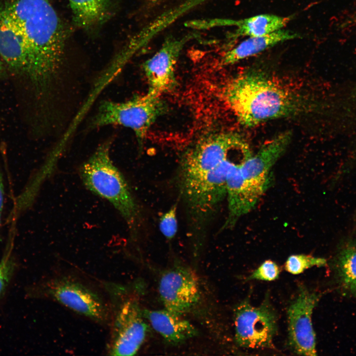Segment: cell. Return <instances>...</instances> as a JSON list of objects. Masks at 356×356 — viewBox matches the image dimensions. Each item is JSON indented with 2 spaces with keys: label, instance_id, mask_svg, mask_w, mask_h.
<instances>
[{
  "label": "cell",
  "instance_id": "30bf717a",
  "mask_svg": "<svg viewBox=\"0 0 356 356\" xmlns=\"http://www.w3.org/2000/svg\"><path fill=\"white\" fill-rule=\"evenodd\" d=\"M0 57L15 73L36 85L44 81L34 54L18 27L0 7Z\"/></svg>",
  "mask_w": 356,
  "mask_h": 356
},
{
  "label": "cell",
  "instance_id": "d4e9b609",
  "mask_svg": "<svg viewBox=\"0 0 356 356\" xmlns=\"http://www.w3.org/2000/svg\"><path fill=\"white\" fill-rule=\"evenodd\" d=\"M4 197V185L1 171L0 168V211H2L3 207Z\"/></svg>",
  "mask_w": 356,
  "mask_h": 356
},
{
  "label": "cell",
  "instance_id": "9c48e42d",
  "mask_svg": "<svg viewBox=\"0 0 356 356\" xmlns=\"http://www.w3.org/2000/svg\"><path fill=\"white\" fill-rule=\"evenodd\" d=\"M235 340L240 347L248 349L272 348L277 331V315L268 300L258 306L249 301L235 308Z\"/></svg>",
  "mask_w": 356,
  "mask_h": 356
},
{
  "label": "cell",
  "instance_id": "4316f807",
  "mask_svg": "<svg viewBox=\"0 0 356 356\" xmlns=\"http://www.w3.org/2000/svg\"><path fill=\"white\" fill-rule=\"evenodd\" d=\"M3 61L0 57V78L3 77L5 73V68Z\"/></svg>",
  "mask_w": 356,
  "mask_h": 356
},
{
  "label": "cell",
  "instance_id": "6da1fadb",
  "mask_svg": "<svg viewBox=\"0 0 356 356\" xmlns=\"http://www.w3.org/2000/svg\"><path fill=\"white\" fill-rule=\"evenodd\" d=\"M223 97L238 120L247 127L295 115L302 101L263 71L252 69L230 80Z\"/></svg>",
  "mask_w": 356,
  "mask_h": 356
},
{
  "label": "cell",
  "instance_id": "e0dca14e",
  "mask_svg": "<svg viewBox=\"0 0 356 356\" xmlns=\"http://www.w3.org/2000/svg\"><path fill=\"white\" fill-rule=\"evenodd\" d=\"M333 265L341 288L356 298V240L354 237H346L340 242Z\"/></svg>",
  "mask_w": 356,
  "mask_h": 356
},
{
  "label": "cell",
  "instance_id": "ba28073f",
  "mask_svg": "<svg viewBox=\"0 0 356 356\" xmlns=\"http://www.w3.org/2000/svg\"><path fill=\"white\" fill-rule=\"evenodd\" d=\"M247 144L240 134L234 132L218 133L203 137L182 157L178 180L191 182L207 176L229 158L233 150Z\"/></svg>",
  "mask_w": 356,
  "mask_h": 356
},
{
  "label": "cell",
  "instance_id": "7402d4cb",
  "mask_svg": "<svg viewBox=\"0 0 356 356\" xmlns=\"http://www.w3.org/2000/svg\"><path fill=\"white\" fill-rule=\"evenodd\" d=\"M177 210V205L175 204L160 219V230L168 239L173 238L177 232L178 225Z\"/></svg>",
  "mask_w": 356,
  "mask_h": 356
},
{
  "label": "cell",
  "instance_id": "ac0fdd59",
  "mask_svg": "<svg viewBox=\"0 0 356 356\" xmlns=\"http://www.w3.org/2000/svg\"><path fill=\"white\" fill-rule=\"evenodd\" d=\"M69 3L75 23L82 28L100 24L109 14V0H69Z\"/></svg>",
  "mask_w": 356,
  "mask_h": 356
},
{
  "label": "cell",
  "instance_id": "2e32d148",
  "mask_svg": "<svg viewBox=\"0 0 356 356\" xmlns=\"http://www.w3.org/2000/svg\"><path fill=\"white\" fill-rule=\"evenodd\" d=\"M300 36L297 33L282 29L266 35L250 37L225 52L222 58L221 63L223 65L234 64Z\"/></svg>",
  "mask_w": 356,
  "mask_h": 356
},
{
  "label": "cell",
  "instance_id": "5b68a950",
  "mask_svg": "<svg viewBox=\"0 0 356 356\" xmlns=\"http://www.w3.org/2000/svg\"><path fill=\"white\" fill-rule=\"evenodd\" d=\"M110 308V338L108 353L111 356H133L144 343L149 325L138 301L126 297V289L109 285Z\"/></svg>",
  "mask_w": 356,
  "mask_h": 356
},
{
  "label": "cell",
  "instance_id": "ffe728a7",
  "mask_svg": "<svg viewBox=\"0 0 356 356\" xmlns=\"http://www.w3.org/2000/svg\"><path fill=\"white\" fill-rule=\"evenodd\" d=\"M326 264V260L322 258L305 254L292 255L286 261L285 269L288 272L296 275L312 267H321Z\"/></svg>",
  "mask_w": 356,
  "mask_h": 356
},
{
  "label": "cell",
  "instance_id": "d6986e66",
  "mask_svg": "<svg viewBox=\"0 0 356 356\" xmlns=\"http://www.w3.org/2000/svg\"><path fill=\"white\" fill-rule=\"evenodd\" d=\"M12 249V243H8L0 260V299L5 294L17 268Z\"/></svg>",
  "mask_w": 356,
  "mask_h": 356
},
{
  "label": "cell",
  "instance_id": "5bb4252c",
  "mask_svg": "<svg viewBox=\"0 0 356 356\" xmlns=\"http://www.w3.org/2000/svg\"><path fill=\"white\" fill-rule=\"evenodd\" d=\"M291 20L290 17L272 14H261L241 19L217 18L211 20H196L186 22V26L195 29H206L223 26L236 28L228 37L235 40L241 37H256L266 35L283 29Z\"/></svg>",
  "mask_w": 356,
  "mask_h": 356
},
{
  "label": "cell",
  "instance_id": "7a4b0ae2",
  "mask_svg": "<svg viewBox=\"0 0 356 356\" xmlns=\"http://www.w3.org/2000/svg\"><path fill=\"white\" fill-rule=\"evenodd\" d=\"M3 7L26 39L44 83L48 81L61 65L66 40L56 12L48 0H10Z\"/></svg>",
  "mask_w": 356,
  "mask_h": 356
},
{
  "label": "cell",
  "instance_id": "8992f818",
  "mask_svg": "<svg viewBox=\"0 0 356 356\" xmlns=\"http://www.w3.org/2000/svg\"><path fill=\"white\" fill-rule=\"evenodd\" d=\"M25 296L54 301L100 324L110 323V306L94 290L71 277L60 276L40 281L29 286Z\"/></svg>",
  "mask_w": 356,
  "mask_h": 356
},
{
  "label": "cell",
  "instance_id": "603a6c76",
  "mask_svg": "<svg viewBox=\"0 0 356 356\" xmlns=\"http://www.w3.org/2000/svg\"><path fill=\"white\" fill-rule=\"evenodd\" d=\"M280 269L273 261L268 260L264 261L248 277V280H258L270 281L277 279Z\"/></svg>",
  "mask_w": 356,
  "mask_h": 356
},
{
  "label": "cell",
  "instance_id": "4fadbf2b",
  "mask_svg": "<svg viewBox=\"0 0 356 356\" xmlns=\"http://www.w3.org/2000/svg\"><path fill=\"white\" fill-rule=\"evenodd\" d=\"M158 289L165 309L180 315L192 309L200 299L198 276L183 265L166 270L160 278Z\"/></svg>",
  "mask_w": 356,
  "mask_h": 356
},
{
  "label": "cell",
  "instance_id": "277c9868",
  "mask_svg": "<svg viewBox=\"0 0 356 356\" xmlns=\"http://www.w3.org/2000/svg\"><path fill=\"white\" fill-rule=\"evenodd\" d=\"M111 142L99 145L80 169V178L86 188L109 202L130 228L138 218V207L122 174L110 155Z\"/></svg>",
  "mask_w": 356,
  "mask_h": 356
},
{
  "label": "cell",
  "instance_id": "7c38bea8",
  "mask_svg": "<svg viewBox=\"0 0 356 356\" xmlns=\"http://www.w3.org/2000/svg\"><path fill=\"white\" fill-rule=\"evenodd\" d=\"M198 36L190 33L180 38L169 37L161 47L143 64L148 86V93L161 96L176 85L175 67L185 45Z\"/></svg>",
  "mask_w": 356,
  "mask_h": 356
},
{
  "label": "cell",
  "instance_id": "f1b7e54d",
  "mask_svg": "<svg viewBox=\"0 0 356 356\" xmlns=\"http://www.w3.org/2000/svg\"><path fill=\"white\" fill-rule=\"evenodd\" d=\"M1 212L0 211V223H1Z\"/></svg>",
  "mask_w": 356,
  "mask_h": 356
},
{
  "label": "cell",
  "instance_id": "9a60e30c",
  "mask_svg": "<svg viewBox=\"0 0 356 356\" xmlns=\"http://www.w3.org/2000/svg\"><path fill=\"white\" fill-rule=\"evenodd\" d=\"M144 317L152 327L168 343L181 344L197 335L194 326L180 315L166 309L143 310Z\"/></svg>",
  "mask_w": 356,
  "mask_h": 356
},
{
  "label": "cell",
  "instance_id": "44dd1931",
  "mask_svg": "<svg viewBox=\"0 0 356 356\" xmlns=\"http://www.w3.org/2000/svg\"><path fill=\"white\" fill-rule=\"evenodd\" d=\"M206 0H186L177 7L170 10L162 14L153 21L154 26L157 30L160 31L185 14L188 10L205 1Z\"/></svg>",
  "mask_w": 356,
  "mask_h": 356
},
{
  "label": "cell",
  "instance_id": "52a82bcc",
  "mask_svg": "<svg viewBox=\"0 0 356 356\" xmlns=\"http://www.w3.org/2000/svg\"><path fill=\"white\" fill-rule=\"evenodd\" d=\"M166 110V104L161 96L148 92L122 102L105 100L100 103L89 127L122 126L133 130L141 143L151 125Z\"/></svg>",
  "mask_w": 356,
  "mask_h": 356
},
{
  "label": "cell",
  "instance_id": "8fae6325",
  "mask_svg": "<svg viewBox=\"0 0 356 356\" xmlns=\"http://www.w3.org/2000/svg\"><path fill=\"white\" fill-rule=\"evenodd\" d=\"M319 298L317 293L301 286L288 309V344L297 355H316L312 315Z\"/></svg>",
  "mask_w": 356,
  "mask_h": 356
},
{
  "label": "cell",
  "instance_id": "484cf974",
  "mask_svg": "<svg viewBox=\"0 0 356 356\" xmlns=\"http://www.w3.org/2000/svg\"><path fill=\"white\" fill-rule=\"evenodd\" d=\"M345 24L351 26L356 25V12L348 18Z\"/></svg>",
  "mask_w": 356,
  "mask_h": 356
},
{
  "label": "cell",
  "instance_id": "3957f363",
  "mask_svg": "<svg viewBox=\"0 0 356 356\" xmlns=\"http://www.w3.org/2000/svg\"><path fill=\"white\" fill-rule=\"evenodd\" d=\"M291 135L288 131L281 133L231 169L226 181L228 214L225 226H232L255 206L266 189L272 167L287 149Z\"/></svg>",
  "mask_w": 356,
  "mask_h": 356
},
{
  "label": "cell",
  "instance_id": "83f0119b",
  "mask_svg": "<svg viewBox=\"0 0 356 356\" xmlns=\"http://www.w3.org/2000/svg\"><path fill=\"white\" fill-rule=\"evenodd\" d=\"M161 0H147V1L148 2V4H150V5H155L156 4H157L158 2H159Z\"/></svg>",
  "mask_w": 356,
  "mask_h": 356
},
{
  "label": "cell",
  "instance_id": "cb8c5ba5",
  "mask_svg": "<svg viewBox=\"0 0 356 356\" xmlns=\"http://www.w3.org/2000/svg\"><path fill=\"white\" fill-rule=\"evenodd\" d=\"M355 168H356V144L352 148L346 160L336 171L332 182L337 184Z\"/></svg>",
  "mask_w": 356,
  "mask_h": 356
}]
</instances>
